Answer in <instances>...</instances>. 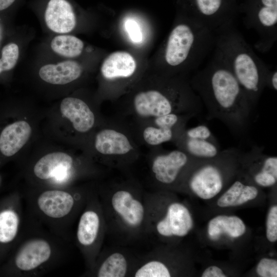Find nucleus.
<instances>
[{
	"mask_svg": "<svg viewBox=\"0 0 277 277\" xmlns=\"http://www.w3.org/2000/svg\"><path fill=\"white\" fill-rule=\"evenodd\" d=\"M135 277H169L168 267L162 262L150 260L141 266L134 273Z\"/></svg>",
	"mask_w": 277,
	"mask_h": 277,
	"instance_id": "28",
	"label": "nucleus"
},
{
	"mask_svg": "<svg viewBox=\"0 0 277 277\" xmlns=\"http://www.w3.org/2000/svg\"><path fill=\"white\" fill-rule=\"evenodd\" d=\"M183 134L188 138L205 140L218 143L209 128L205 125L201 124L189 129L186 128Z\"/></svg>",
	"mask_w": 277,
	"mask_h": 277,
	"instance_id": "31",
	"label": "nucleus"
},
{
	"mask_svg": "<svg viewBox=\"0 0 277 277\" xmlns=\"http://www.w3.org/2000/svg\"><path fill=\"white\" fill-rule=\"evenodd\" d=\"M128 262L122 253L115 252L108 255L100 263L95 262L90 270L97 277H124L127 273Z\"/></svg>",
	"mask_w": 277,
	"mask_h": 277,
	"instance_id": "25",
	"label": "nucleus"
},
{
	"mask_svg": "<svg viewBox=\"0 0 277 277\" xmlns=\"http://www.w3.org/2000/svg\"><path fill=\"white\" fill-rule=\"evenodd\" d=\"M190 7L188 16L215 33L234 24L231 0H190Z\"/></svg>",
	"mask_w": 277,
	"mask_h": 277,
	"instance_id": "17",
	"label": "nucleus"
},
{
	"mask_svg": "<svg viewBox=\"0 0 277 277\" xmlns=\"http://www.w3.org/2000/svg\"><path fill=\"white\" fill-rule=\"evenodd\" d=\"M266 237L270 242L277 240V206H272L268 214L266 222Z\"/></svg>",
	"mask_w": 277,
	"mask_h": 277,
	"instance_id": "33",
	"label": "nucleus"
},
{
	"mask_svg": "<svg viewBox=\"0 0 277 277\" xmlns=\"http://www.w3.org/2000/svg\"><path fill=\"white\" fill-rule=\"evenodd\" d=\"M125 27L129 37L134 43L142 42L143 35L138 24L132 19H128L125 23Z\"/></svg>",
	"mask_w": 277,
	"mask_h": 277,
	"instance_id": "35",
	"label": "nucleus"
},
{
	"mask_svg": "<svg viewBox=\"0 0 277 277\" xmlns=\"http://www.w3.org/2000/svg\"><path fill=\"white\" fill-rule=\"evenodd\" d=\"M202 277H225L226 275L222 270L215 266H211L207 268L202 275Z\"/></svg>",
	"mask_w": 277,
	"mask_h": 277,
	"instance_id": "37",
	"label": "nucleus"
},
{
	"mask_svg": "<svg viewBox=\"0 0 277 277\" xmlns=\"http://www.w3.org/2000/svg\"><path fill=\"white\" fill-rule=\"evenodd\" d=\"M224 155V150L213 158L204 160L188 177L189 187L200 198L210 199L222 189L225 176L220 165Z\"/></svg>",
	"mask_w": 277,
	"mask_h": 277,
	"instance_id": "16",
	"label": "nucleus"
},
{
	"mask_svg": "<svg viewBox=\"0 0 277 277\" xmlns=\"http://www.w3.org/2000/svg\"><path fill=\"white\" fill-rule=\"evenodd\" d=\"M98 106L79 96L64 97L44 109L41 132L53 141L85 151L92 135L106 118Z\"/></svg>",
	"mask_w": 277,
	"mask_h": 277,
	"instance_id": "5",
	"label": "nucleus"
},
{
	"mask_svg": "<svg viewBox=\"0 0 277 277\" xmlns=\"http://www.w3.org/2000/svg\"><path fill=\"white\" fill-rule=\"evenodd\" d=\"M183 132L173 144L177 149L195 158L205 160L212 159L217 155L221 151L219 143L188 138L184 136Z\"/></svg>",
	"mask_w": 277,
	"mask_h": 277,
	"instance_id": "24",
	"label": "nucleus"
},
{
	"mask_svg": "<svg viewBox=\"0 0 277 277\" xmlns=\"http://www.w3.org/2000/svg\"><path fill=\"white\" fill-rule=\"evenodd\" d=\"M193 220L188 208L183 204L175 202L167 208L166 214L155 224V230L160 235L184 236L192 228Z\"/></svg>",
	"mask_w": 277,
	"mask_h": 277,
	"instance_id": "19",
	"label": "nucleus"
},
{
	"mask_svg": "<svg viewBox=\"0 0 277 277\" xmlns=\"http://www.w3.org/2000/svg\"><path fill=\"white\" fill-rule=\"evenodd\" d=\"M96 181L60 188L24 186L22 193L26 212L51 232L70 242L72 226L96 190Z\"/></svg>",
	"mask_w": 277,
	"mask_h": 277,
	"instance_id": "3",
	"label": "nucleus"
},
{
	"mask_svg": "<svg viewBox=\"0 0 277 277\" xmlns=\"http://www.w3.org/2000/svg\"><path fill=\"white\" fill-rule=\"evenodd\" d=\"M43 113L27 104H0V166L26 155L41 134Z\"/></svg>",
	"mask_w": 277,
	"mask_h": 277,
	"instance_id": "8",
	"label": "nucleus"
},
{
	"mask_svg": "<svg viewBox=\"0 0 277 277\" xmlns=\"http://www.w3.org/2000/svg\"><path fill=\"white\" fill-rule=\"evenodd\" d=\"M157 86L138 90L123 108L120 118L130 125L170 113H201L203 105L190 81L181 76H163Z\"/></svg>",
	"mask_w": 277,
	"mask_h": 277,
	"instance_id": "4",
	"label": "nucleus"
},
{
	"mask_svg": "<svg viewBox=\"0 0 277 277\" xmlns=\"http://www.w3.org/2000/svg\"><path fill=\"white\" fill-rule=\"evenodd\" d=\"M104 227L103 211L96 188L78 217L75 234L76 244L90 270L99 254Z\"/></svg>",
	"mask_w": 277,
	"mask_h": 277,
	"instance_id": "11",
	"label": "nucleus"
},
{
	"mask_svg": "<svg viewBox=\"0 0 277 277\" xmlns=\"http://www.w3.org/2000/svg\"><path fill=\"white\" fill-rule=\"evenodd\" d=\"M189 81L206 109V119L218 120L235 137L245 140L255 109L221 57L214 51L211 60Z\"/></svg>",
	"mask_w": 277,
	"mask_h": 277,
	"instance_id": "2",
	"label": "nucleus"
},
{
	"mask_svg": "<svg viewBox=\"0 0 277 277\" xmlns=\"http://www.w3.org/2000/svg\"><path fill=\"white\" fill-rule=\"evenodd\" d=\"M189 120L187 114L170 113L129 125L139 144L150 148L173 143L186 128Z\"/></svg>",
	"mask_w": 277,
	"mask_h": 277,
	"instance_id": "12",
	"label": "nucleus"
},
{
	"mask_svg": "<svg viewBox=\"0 0 277 277\" xmlns=\"http://www.w3.org/2000/svg\"><path fill=\"white\" fill-rule=\"evenodd\" d=\"M140 146L126 122L106 118L92 135L85 152L103 167L123 168L138 160Z\"/></svg>",
	"mask_w": 277,
	"mask_h": 277,
	"instance_id": "10",
	"label": "nucleus"
},
{
	"mask_svg": "<svg viewBox=\"0 0 277 277\" xmlns=\"http://www.w3.org/2000/svg\"><path fill=\"white\" fill-rule=\"evenodd\" d=\"M15 0H0V12L10 7Z\"/></svg>",
	"mask_w": 277,
	"mask_h": 277,
	"instance_id": "38",
	"label": "nucleus"
},
{
	"mask_svg": "<svg viewBox=\"0 0 277 277\" xmlns=\"http://www.w3.org/2000/svg\"><path fill=\"white\" fill-rule=\"evenodd\" d=\"M244 24L259 36L255 49L261 53L268 52L277 39V0H253Z\"/></svg>",
	"mask_w": 277,
	"mask_h": 277,
	"instance_id": "14",
	"label": "nucleus"
},
{
	"mask_svg": "<svg viewBox=\"0 0 277 277\" xmlns=\"http://www.w3.org/2000/svg\"><path fill=\"white\" fill-rule=\"evenodd\" d=\"M246 227L243 221L236 216L219 215L210 221L208 233L211 239H216L222 233L238 238L245 233Z\"/></svg>",
	"mask_w": 277,
	"mask_h": 277,
	"instance_id": "26",
	"label": "nucleus"
},
{
	"mask_svg": "<svg viewBox=\"0 0 277 277\" xmlns=\"http://www.w3.org/2000/svg\"><path fill=\"white\" fill-rule=\"evenodd\" d=\"M52 50L57 54L68 58L79 56L84 48L83 41L70 35H60L54 37L51 42Z\"/></svg>",
	"mask_w": 277,
	"mask_h": 277,
	"instance_id": "27",
	"label": "nucleus"
},
{
	"mask_svg": "<svg viewBox=\"0 0 277 277\" xmlns=\"http://www.w3.org/2000/svg\"><path fill=\"white\" fill-rule=\"evenodd\" d=\"M244 185V184L240 180L235 181L219 199L217 205L220 207L232 206L238 199Z\"/></svg>",
	"mask_w": 277,
	"mask_h": 277,
	"instance_id": "30",
	"label": "nucleus"
},
{
	"mask_svg": "<svg viewBox=\"0 0 277 277\" xmlns=\"http://www.w3.org/2000/svg\"><path fill=\"white\" fill-rule=\"evenodd\" d=\"M214 51L230 69L255 110L266 87L269 68L255 54L234 25L216 33Z\"/></svg>",
	"mask_w": 277,
	"mask_h": 277,
	"instance_id": "7",
	"label": "nucleus"
},
{
	"mask_svg": "<svg viewBox=\"0 0 277 277\" xmlns=\"http://www.w3.org/2000/svg\"><path fill=\"white\" fill-rule=\"evenodd\" d=\"M258 194L259 190L255 186L244 184L238 199L233 203L232 206H239L252 200L258 196Z\"/></svg>",
	"mask_w": 277,
	"mask_h": 277,
	"instance_id": "34",
	"label": "nucleus"
},
{
	"mask_svg": "<svg viewBox=\"0 0 277 277\" xmlns=\"http://www.w3.org/2000/svg\"><path fill=\"white\" fill-rule=\"evenodd\" d=\"M266 87L274 91L277 90V71L269 69L266 78Z\"/></svg>",
	"mask_w": 277,
	"mask_h": 277,
	"instance_id": "36",
	"label": "nucleus"
},
{
	"mask_svg": "<svg viewBox=\"0 0 277 277\" xmlns=\"http://www.w3.org/2000/svg\"><path fill=\"white\" fill-rule=\"evenodd\" d=\"M201 160L179 149L166 150L161 146L150 148L147 154L150 176L163 185L174 184L188 166Z\"/></svg>",
	"mask_w": 277,
	"mask_h": 277,
	"instance_id": "13",
	"label": "nucleus"
},
{
	"mask_svg": "<svg viewBox=\"0 0 277 277\" xmlns=\"http://www.w3.org/2000/svg\"><path fill=\"white\" fill-rule=\"evenodd\" d=\"M26 210L22 191L12 195L11 203L0 210V244L18 242L26 221Z\"/></svg>",
	"mask_w": 277,
	"mask_h": 277,
	"instance_id": "18",
	"label": "nucleus"
},
{
	"mask_svg": "<svg viewBox=\"0 0 277 277\" xmlns=\"http://www.w3.org/2000/svg\"><path fill=\"white\" fill-rule=\"evenodd\" d=\"M22 235L11 261L12 272L22 277L38 276L58 267L68 254V243L26 212Z\"/></svg>",
	"mask_w": 277,
	"mask_h": 277,
	"instance_id": "6",
	"label": "nucleus"
},
{
	"mask_svg": "<svg viewBox=\"0 0 277 277\" xmlns=\"http://www.w3.org/2000/svg\"><path fill=\"white\" fill-rule=\"evenodd\" d=\"M24 186L66 188L97 180L101 165L84 150L53 141L41 132L18 162Z\"/></svg>",
	"mask_w": 277,
	"mask_h": 277,
	"instance_id": "1",
	"label": "nucleus"
},
{
	"mask_svg": "<svg viewBox=\"0 0 277 277\" xmlns=\"http://www.w3.org/2000/svg\"><path fill=\"white\" fill-rule=\"evenodd\" d=\"M256 272L262 277H276V260L269 258L262 259L257 265Z\"/></svg>",
	"mask_w": 277,
	"mask_h": 277,
	"instance_id": "32",
	"label": "nucleus"
},
{
	"mask_svg": "<svg viewBox=\"0 0 277 277\" xmlns=\"http://www.w3.org/2000/svg\"><path fill=\"white\" fill-rule=\"evenodd\" d=\"M242 155L258 166V170L253 174V181L258 185L270 187L277 181V157L264 153V147L254 145L249 150L243 151Z\"/></svg>",
	"mask_w": 277,
	"mask_h": 277,
	"instance_id": "21",
	"label": "nucleus"
},
{
	"mask_svg": "<svg viewBox=\"0 0 277 277\" xmlns=\"http://www.w3.org/2000/svg\"><path fill=\"white\" fill-rule=\"evenodd\" d=\"M133 182L127 181L113 187L110 198L112 211L123 224L131 230L140 228L146 212L143 202L133 191Z\"/></svg>",
	"mask_w": 277,
	"mask_h": 277,
	"instance_id": "15",
	"label": "nucleus"
},
{
	"mask_svg": "<svg viewBox=\"0 0 277 277\" xmlns=\"http://www.w3.org/2000/svg\"><path fill=\"white\" fill-rule=\"evenodd\" d=\"M185 18L172 28L166 42L163 59L171 70H196L214 48L216 33L189 16Z\"/></svg>",
	"mask_w": 277,
	"mask_h": 277,
	"instance_id": "9",
	"label": "nucleus"
},
{
	"mask_svg": "<svg viewBox=\"0 0 277 277\" xmlns=\"http://www.w3.org/2000/svg\"><path fill=\"white\" fill-rule=\"evenodd\" d=\"M2 176H1V175L0 174V185L2 184Z\"/></svg>",
	"mask_w": 277,
	"mask_h": 277,
	"instance_id": "39",
	"label": "nucleus"
},
{
	"mask_svg": "<svg viewBox=\"0 0 277 277\" xmlns=\"http://www.w3.org/2000/svg\"><path fill=\"white\" fill-rule=\"evenodd\" d=\"M136 70V61L131 54L116 51L105 59L101 67V74L105 81L115 82L131 78Z\"/></svg>",
	"mask_w": 277,
	"mask_h": 277,
	"instance_id": "20",
	"label": "nucleus"
},
{
	"mask_svg": "<svg viewBox=\"0 0 277 277\" xmlns=\"http://www.w3.org/2000/svg\"><path fill=\"white\" fill-rule=\"evenodd\" d=\"M46 24L51 31L67 33L76 25V17L72 7L66 0H50L45 13Z\"/></svg>",
	"mask_w": 277,
	"mask_h": 277,
	"instance_id": "22",
	"label": "nucleus"
},
{
	"mask_svg": "<svg viewBox=\"0 0 277 277\" xmlns=\"http://www.w3.org/2000/svg\"><path fill=\"white\" fill-rule=\"evenodd\" d=\"M18 57L19 48L17 44L10 43L5 45L1 51L0 75L13 69L17 62Z\"/></svg>",
	"mask_w": 277,
	"mask_h": 277,
	"instance_id": "29",
	"label": "nucleus"
},
{
	"mask_svg": "<svg viewBox=\"0 0 277 277\" xmlns=\"http://www.w3.org/2000/svg\"><path fill=\"white\" fill-rule=\"evenodd\" d=\"M82 73V66L74 61L45 65L38 71L39 77L43 82L59 86L67 85L76 81L81 77Z\"/></svg>",
	"mask_w": 277,
	"mask_h": 277,
	"instance_id": "23",
	"label": "nucleus"
}]
</instances>
